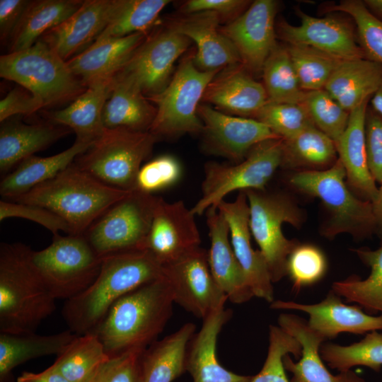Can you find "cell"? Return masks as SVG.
<instances>
[{"instance_id":"obj_8","label":"cell","mask_w":382,"mask_h":382,"mask_svg":"<svg viewBox=\"0 0 382 382\" xmlns=\"http://www.w3.org/2000/svg\"><path fill=\"white\" fill-rule=\"evenodd\" d=\"M157 140L150 132L105 128L74 163L105 185L133 191L141 163Z\"/></svg>"},{"instance_id":"obj_30","label":"cell","mask_w":382,"mask_h":382,"mask_svg":"<svg viewBox=\"0 0 382 382\" xmlns=\"http://www.w3.org/2000/svg\"><path fill=\"white\" fill-rule=\"evenodd\" d=\"M113 86L114 79L88 85L69 106L52 112L51 122L74 131L76 139L93 143L105 129L103 112Z\"/></svg>"},{"instance_id":"obj_1","label":"cell","mask_w":382,"mask_h":382,"mask_svg":"<svg viewBox=\"0 0 382 382\" xmlns=\"http://www.w3.org/2000/svg\"><path fill=\"white\" fill-rule=\"evenodd\" d=\"M163 275V265L146 250L103 257L94 282L64 304L62 316L69 330L78 335L93 332L117 301Z\"/></svg>"},{"instance_id":"obj_43","label":"cell","mask_w":382,"mask_h":382,"mask_svg":"<svg viewBox=\"0 0 382 382\" xmlns=\"http://www.w3.org/2000/svg\"><path fill=\"white\" fill-rule=\"evenodd\" d=\"M286 49L299 84L306 92L324 89L342 61L306 45H288Z\"/></svg>"},{"instance_id":"obj_4","label":"cell","mask_w":382,"mask_h":382,"mask_svg":"<svg viewBox=\"0 0 382 382\" xmlns=\"http://www.w3.org/2000/svg\"><path fill=\"white\" fill-rule=\"evenodd\" d=\"M30 249L20 243L0 245V332H35L56 309L30 262Z\"/></svg>"},{"instance_id":"obj_20","label":"cell","mask_w":382,"mask_h":382,"mask_svg":"<svg viewBox=\"0 0 382 382\" xmlns=\"http://www.w3.org/2000/svg\"><path fill=\"white\" fill-rule=\"evenodd\" d=\"M270 308L306 313L309 316L308 326L325 340L334 339L342 332L361 335L382 330V314L371 316L358 305H346L332 290L323 300L316 303L276 300L271 303Z\"/></svg>"},{"instance_id":"obj_31","label":"cell","mask_w":382,"mask_h":382,"mask_svg":"<svg viewBox=\"0 0 382 382\" xmlns=\"http://www.w3.org/2000/svg\"><path fill=\"white\" fill-rule=\"evenodd\" d=\"M93 143L76 139L71 146L57 154L47 157L33 155L24 159L2 178L0 183L1 197L10 199L53 178L72 164Z\"/></svg>"},{"instance_id":"obj_3","label":"cell","mask_w":382,"mask_h":382,"mask_svg":"<svg viewBox=\"0 0 382 382\" xmlns=\"http://www.w3.org/2000/svg\"><path fill=\"white\" fill-rule=\"evenodd\" d=\"M132 192L105 185L73 163L53 178L9 200L45 207L66 222L70 235H83L109 207Z\"/></svg>"},{"instance_id":"obj_36","label":"cell","mask_w":382,"mask_h":382,"mask_svg":"<svg viewBox=\"0 0 382 382\" xmlns=\"http://www.w3.org/2000/svg\"><path fill=\"white\" fill-rule=\"evenodd\" d=\"M83 3V0L30 1L10 37L9 52L31 47L48 30L70 17Z\"/></svg>"},{"instance_id":"obj_17","label":"cell","mask_w":382,"mask_h":382,"mask_svg":"<svg viewBox=\"0 0 382 382\" xmlns=\"http://www.w3.org/2000/svg\"><path fill=\"white\" fill-rule=\"evenodd\" d=\"M195 216L182 200L168 202L158 197L142 250L166 265L199 248L201 239Z\"/></svg>"},{"instance_id":"obj_35","label":"cell","mask_w":382,"mask_h":382,"mask_svg":"<svg viewBox=\"0 0 382 382\" xmlns=\"http://www.w3.org/2000/svg\"><path fill=\"white\" fill-rule=\"evenodd\" d=\"M156 115V108L139 89L114 79V86L103 112L105 128L149 132Z\"/></svg>"},{"instance_id":"obj_47","label":"cell","mask_w":382,"mask_h":382,"mask_svg":"<svg viewBox=\"0 0 382 382\" xmlns=\"http://www.w3.org/2000/svg\"><path fill=\"white\" fill-rule=\"evenodd\" d=\"M289 354H293L295 359L300 358V343L279 326L271 325L266 359L262 369L252 377L250 382H290L283 363L284 356Z\"/></svg>"},{"instance_id":"obj_15","label":"cell","mask_w":382,"mask_h":382,"mask_svg":"<svg viewBox=\"0 0 382 382\" xmlns=\"http://www.w3.org/2000/svg\"><path fill=\"white\" fill-rule=\"evenodd\" d=\"M197 113L203 124V150L235 163L242 161L257 144L279 139L253 118L231 116L206 104H199Z\"/></svg>"},{"instance_id":"obj_48","label":"cell","mask_w":382,"mask_h":382,"mask_svg":"<svg viewBox=\"0 0 382 382\" xmlns=\"http://www.w3.org/2000/svg\"><path fill=\"white\" fill-rule=\"evenodd\" d=\"M327 260L323 251L312 244H299L286 261V275L292 288L299 292L302 288L313 285L324 277Z\"/></svg>"},{"instance_id":"obj_39","label":"cell","mask_w":382,"mask_h":382,"mask_svg":"<svg viewBox=\"0 0 382 382\" xmlns=\"http://www.w3.org/2000/svg\"><path fill=\"white\" fill-rule=\"evenodd\" d=\"M110 357L94 332L77 335L52 366L71 382H85Z\"/></svg>"},{"instance_id":"obj_9","label":"cell","mask_w":382,"mask_h":382,"mask_svg":"<svg viewBox=\"0 0 382 382\" xmlns=\"http://www.w3.org/2000/svg\"><path fill=\"white\" fill-rule=\"evenodd\" d=\"M244 192L249 205L251 234L266 260L272 282H277L286 275L288 257L299 244L284 236L282 225L289 223L299 228L304 221V213L284 192Z\"/></svg>"},{"instance_id":"obj_18","label":"cell","mask_w":382,"mask_h":382,"mask_svg":"<svg viewBox=\"0 0 382 382\" xmlns=\"http://www.w3.org/2000/svg\"><path fill=\"white\" fill-rule=\"evenodd\" d=\"M296 14L299 25L284 20L278 24L279 37L289 45H306L342 60L365 58L352 28L342 19L313 17L299 8Z\"/></svg>"},{"instance_id":"obj_12","label":"cell","mask_w":382,"mask_h":382,"mask_svg":"<svg viewBox=\"0 0 382 382\" xmlns=\"http://www.w3.org/2000/svg\"><path fill=\"white\" fill-rule=\"evenodd\" d=\"M158 197L133 190L100 215L83 233L100 257L142 250Z\"/></svg>"},{"instance_id":"obj_11","label":"cell","mask_w":382,"mask_h":382,"mask_svg":"<svg viewBox=\"0 0 382 382\" xmlns=\"http://www.w3.org/2000/svg\"><path fill=\"white\" fill-rule=\"evenodd\" d=\"M282 139H272L255 145L241 162L204 165L202 196L191 208L195 215H202L209 208H217L224 197L236 190H265L266 185L280 167Z\"/></svg>"},{"instance_id":"obj_24","label":"cell","mask_w":382,"mask_h":382,"mask_svg":"<svg viewBox=\"0 0 382 382\" xmlns=\"http://www.w3.org/2000/svg\"><path fill=\"white\" fill-rule=\"evenodd\" d=\"M277 321L278 326L301 346V355L297 362L289 354L283 359L285 369L292 375L290 382H366L352 370L336 375L328 371L319 352L325 340L308 326L307 320L292 313H283Z\"/></svg>"},{"instance_id":"obj_23","label":"cell","mask_w":382,"mask_h":382,"mask_svg":"<svg viewBox=\"0 0 382 382\" xmlns=\"http://www.w3.org/2000/svg\"><path fill=\"white\" fill-rule=\"evenodd\" d=\"M205 213L211 272L228 300L237 304L247 302L254 295L233 250L228 222L217 208L211 207Z\"/></svg>"},{"instance_id":"obj_21","label":"cell","mask_w":382,"mask_h":382,"mask_svg":"<svg viewBox=\"0 0 382 382\" xmlns=\"http://www.w3.org/2000/svg\"><path fill=\"white\" fill-rule=\"evenodd\" d=\"M117 0H85L64 22L40 39L66 62L79 54L104 31L110 23Z\"/></svg>"},{"instance_id":"obj_45","label":"cell","mask_w":382,"mask_h":382,"mask_svg":"<svg viewBox=\"0 0 382 382\" xmlns=\"http://www.w3.org/2000/svg\"><path fill=\"white\" fill-rule=\"evenodd\" d=\"M279 139H290L303 129L315 126L305 105L267 101L255 115Z\"/></svg>"},{"instance_id":"obj_58","label":"cell","mask_w":382,"mask_h":382,"mask_svg":"<svg viewBox=\"0 0 382 382\" xmlns=\"http://www.w3.org/2000/svg\"><path fill=\"white\" fill-rule=\"evenodd\" d=\"M363 2L368 10L382 22V0H364Z\"/></svg>"},{"instance_id":"obj_2","label":"cell","mask_w":382,"mask_h":382,"mask_svg":"<svg viewBox=\"0 0 382 382\" xmlns=\"http://www.w3.org/2000/svg\"><path fill=\"white\" fill-rule=\"evenodd\" d=\"M174 303L170 286L163 275L117 301L92 332L110 357L143 352L163 330Z\"/></svg>"},{"instance_id":"obj_25","label":"cell","mask_w":382,"mask_h":382,"mask_svg":"<svg viewBox=\"0 0 382 382\" xmlns=\"http://www.w3.org/2000/svg\"><path fill=\"white\" fill-rule=\"evenodd\" d=\"M202 101L239 117L254 118L268 101L262 83L241 64L223 68L207 86Z\"/></svg>"},{"instance_id":"obj_29","label":"cell","mask_w":382,"mask_h":382,"mask_svg":"<svg viewBox=\"0 0 382 382\" xmlns=\"http://www.w3.org/2000/svg\"><path fill=\"white\" fill-rule=\"evenodd\" d=\"M0 129V173L4 177L24 159L43 150L71 129L50 123L4 122Z\"/></svg>"},{"instance_id":"obj_37","label":"cell","mask_w":382,"mask_h":382,"mask_svg":"<svg viewBox=\"0 0 382 382\" xmlns=\"http://www.w3.org/2000/svg\"><path fill=\"white\" fill-rule=\"evenodd\" d=\"M337 159L335 142L316 126L282 140V168L294 172L323 170Z\"/></svg>"},{"instance_id":"obj_32","label":"cell","mask_w":382,"mask_h":382,"mask_svg":"<svg viewBox=\"0 0 382 382\" xmlns=\"http://www.w3.org/2000/svg\"><path fill=\"white\" fill-rule=\"evenodd\" d=\"M382 85V64L366 58L342 60L324 89L350 112Z\"/></svg>"},{"instance_id":"obj_51","label":"cell","mask_w":382,"mask_h":382,"mask_svg":"<svg viewBox=\"0 0 382 382\" xmlns=\"http://www.w3.org/2000/svg\"><path fill=\"white\" fill-rule=\"evenodd\" d=\"M11 217H18L37 223L53 235L63 231L69 234L66 222L52 211L35 204L19 203L11 200L0 201V221Z\"/></svg>"},{"instance_id":"obj_16","label":"cell","mask_w":382,"mask_h":382,"mask_svg":"<svg viewBox=\"0 0 382 382\" xmlns=\"http://www.w3.org/2000/svg\"><path fill=\"white\" fill-rule=\"evenodd\" d=\"M279 4L274 0H256L239 16L220 28L234 45L241 64L251 73H262L263 65L276 41L275 17Z\"/></svg>"},{"instance_id":"obj_59","label":"cell","mask_w":382,"mask_h":382,"mask_svg":"<svg viewBox=\"0 0 382 382\" xmlns=\"http://www.w3.org/2000/svg\"><path fill=\"white\" fill-rule=\"evenodd\" d=\"M371 106L382 116V85L370 99Z\"/></svg>"},{"instance_id":"obj_14","label":"cell","mask_w":382,"mask_h":382,"mask_svg":"<svg viewBox=\"0 0 382 382\" xmlns=\"http://www.w3.org/2000/svg\"><path fill=\"white\" fill-rule=\"evenodd\" d=\"M163 276L174 302L202 320L228 300L211 272L207 251L200 247L163 265Z\"/></svg>"},{"instance_id":"obj_33","label":"cell","mask_w":382,"mask_h":382,"mask_svg":"<svg viewBox=\"0 0 382 382\" xmlns=\"http://www.w3.org/2000/svg\"><path fill=\"white\" fill-rule=\"evenodd\" d=\"M195 329L194 323H187L149 346L140 357L142 382H173L183 374L187 349Z\"/></svg>"},{"instance_id":"obj_19","label":"cell","mask_w":382,"mask_h":382,"mask_svg":"<svg viewBox=\"0 0 382 382\" xmlns=\"http://www.w3.org/2000/svg\"><path fill=\"white\" fill-rule=\"evenodd\" d=\"M217 209L228 222L233 250L254 296L273 302V282L266 260L251 245L250 209L245 192L240 191L233 202L222 201Z\"/></svg>"},{"instance_id":"obj_7","label":"cell","mask_w":382,"mask_h":382,"mask_svg":"<svg viewBox=\"0 0 382 382\" xmlns=\"http://www.w3.org/2000/svg\"><path fill=\"white\" fill-rule=\"evenodd\" d=\"M30 260L57 300L70 299L87 289L99 274L103 258L83 235H53L43 250H30Z\"/></svg>"},{"instance_id":"obj_53","label":"cell","mask_w":382,"mask_h":382,"mask_svg":"<svg viewBox=\"0 0 382 382\" xmlns=\"http://www.w3.org/2000/svg\"><path fill=\"white\" fill-rule=\"evenodd\" d=\"M43 107L42 103L28 90L14 88L0 101V122L18 114H32Z\"/></svg>"},{"instance_id":"obj_55","label":"cell","mask_w":382,"mask_h":382,"mask_svg":"<svg viewBox=\"0 0 382 382\" xmlns=\"http://www.w3.org/2000/svg\"><path fill=\"white\" fill-rule=\"evenodd\" d=\"M30 1H0V36L1 40L11 37Z\"/></svg>"},{"instance_id":"obj_54","label":"cell","mask_w":382,"mask_h":382,"mask_svg":"<svg viewBox=\"0 0 382 382\" xmlns=\"http://www.w3.org/2000/svg\"><path fill=\"white\" fill-rule=\"evenodd\" d=\"M249 5L244 0H190L181 7V11L187 14L212 11L218 14L221 19L230 18L231 21L239 16Z\"/></svg>"},{"instance_id":"obj_27","label":"cell","mask_w":382,"mask_h":382,"mask_svg":"<svg viewBox=\"0 0 382 382\" xmlns=\"http://www.w3.org/2000/svg\"><path fill=\"white\" fill-rule=\"evenodd\" d=\"M146 37L147 33L122 37H99L83 51L66 61L67 65L86 86L113 79Z\"/></svg>"},{"instance_id":"obj_57","label":"cell","mask_w":382,"mask_h":382,"mask_svg":"<svg viewBox=\"0 0 382 382\" xmlns=\"http://www.w3.org/2000/svg\"><path fill=\"white\" fill-rule=\"evenodd\" d=\"M372 206L378 230L382 231V185L378 187V194L372 202Z\"/></svg>"},{"instance_id":"obj_56","label":"cell","mask_w":382,"mask_h":382,"mask_svg":"<svg viewBox=\"0 0 382 382\" xmlns=\"http://www.w3.org/2000/svg\"><path fill=\"white\" fill-rule=\"evenodd\" d=\"M17 382H71L52 365L43 371L33 373L24 371L17 378Z\"/></svg>"},{"instance_id":"obj_52","label":"cell","mask_w":382,"mask_h":382,"mask_svg":"<svg viewBox=\"0 0 382 382\" xmlns=\"http://www.w3.org/2000/svg\"><path fill=\"white\" fill-rule=\"evenodd\" d=\"M365 145L369 171L382 185V116L369 105L365 119Z\"/></svg>"},{"instance_id":"obj_50","label":"cell","mask_w":382,"mask_h":382,"mask_svg":"<svg viewBox=\"0 0 382 382\" xmlns=\"http://www.w3.org/2000/svg\"><path fill=\"white\" fill-rule=\"evenodd\" d=\"M141 353L130 352L110 357L85 382H142Z\"/></svg>"},{"instance_id":"obj_22","label":"cell","mask_w":382,"mask_h":382,"mask_svg":"<svg viewBox=\"0 0 382 382\" xmlns=\"http://www.w3.org/2000/svg\"><path fill=\"white\" fill-rule=\"evenodd\" d=\"M220 21L216 13L203 11L186 14L168 25L195 43L197 51L193 62L200 70H219L241 64L236 47L219 28Z\"/></svg>"},{"instance_id":"obj_46","label":"cell","mask_w":382,"mask_h":382,"mask_svg":"<svg viewBox=\"0 0 382 382\" xmlns=\"http://www.w3.org/2000/svg\"><path fill=\"white\" fill-rule=\"evenodd\" d=\"M303 103L315 126L336 144L347 127L349 112L325 89L306 92Z\"/></svg>"},{"instance_id":"obj_6","label":"cell","mask_w":382,"mask_h":382,"mask_svg":"<svg viewBox=\"0 0 382 382\" xmlns=\"http://www.w3.org/2000/svg\"><path fill=\"white\" fill-rule=\"evenodd\" d=\"M0 76L28 90L44 106L74 100L87 88L41 40L27 49L1 55Z\"/></svg>"},{"instance_id":"obj_26","label":"cell","mask_w":382,"mask_h":382,"mask_svg":"<svg viewBox=\"0 0 382 382\" xmlns=\"http://www.w3.org/2000/svg\"><path fill=\"white\" fill-rule=\"evenodd\" d=\"M231 317V311L223 306L203 319L200 330L189 342L185 369L193 382H250V376L235 374L220 364L216 357L217 338Z\"/></svg>"},{"instance_id":"obj_28","label":"cell","mask_w":382,"mask_h":382,"mask_svg":"<svg viewBox=\"0 0 382 382\" xmlns=\"http://www.w3.org/2000/svg\"><path fill=\"white\" fill-rule=\"evenodd\" d=\"M370 99L349 112L347 127L335 145L349 187L360 198L372 202L378 187L369 171L366 153L365 119Z\"/></svg>"},{"instance_id":"obj_41","label":"cell","mask_w":382,"mask_h":382,"mask_svg":"<svg viewBox=\"0 0 382 382\" xmlns=\"http://www.w3.org/2000/svg\"><path fill=\"white\" fill-rule=\"evenodd\" d=\"M319 352L323 361L339 372L357 366L378 372L382 367V333L371 331L361 341L347 346L332 342L322 344Z\"/></svg>"},{"instance_id":"obj_38","label":"cell","mask_w":382,"mask_h":382,"mask_svg":"<svg viewBox=\"0 0 382 382\" xmlns=\"http://www.w3.org/2000/svg\"><path fill=\"white\" fill-rule=\"evenodd\" d=\"M361 261L370 268V274L361 279L358 276L333 282L332 291L348 303H355L371 313L382 314V245L376 250H354Z\"/></svg>"},{"instance_id":"obj_34","label":"cell","mask_w":382,"mask_h":382,"mask_svg":"<svg viewBox=\"0 0 382 382\" xmlns=\"http://www.w3.org/2000/svg\"><path fill=\"white\" fill-rule=\"evenodd\" d=\"M77 335L70 330L50 335L0 332V382H11L12 371L23 363L60 354Z\"/></svg>"},{"instance_id":"obj_49","label":"cell","mask_w":382,"mask_h":382,"mask_svg":"<svg viewBox=\"0 0 382 382\" xmlns=\"http://www.w3.org/2000/svg\"><path fill=\"white\" fill-rule=\"evenodd\" d=\"M182 175L181 164L175 157L168 154L159 156L141 166L134 190L154 195L178 183Z\"/></svg>"},{"instance_id":"obj_40","label":"cell","mask_w":382,"mask_h":382,"mask_svg":"<svg viewBox=\"0 0 382 382\" xmlns=\"http://www.w3.org/2000/svg\"><path fill=\"white\" fill-rule=\"evenodd\" d=\"M262 74V84L269 101L286 103L303 102L306 92L299 84L286 47L277 45L267 58Z\"/></svg>"},{"instance_id":"obj_10","label":"cell","mask_w":382,"mask_h":382,"mask_svg":"<svg viewBox=\"0 0 382 382\" xmlns=\"http://www.w3.org/2000/svg\"><path fill=\"white\" fill-rule=\"evenodd\" d=\"M221 70H200L194 64L193 55L183 59L166 88L149 98L156 105V115L149 132L158 139L201 134L203 124L197 113L199 102L207 86Z\"/></svg>"},{"instance_id":"obj_44","label":"cell","mask_w":382,"mask_h":382,"mask_svg":"<svg viewBox=\"0 0 382 382\" xmlns=\"http://www.w3.org/2000/svg\"><path fill=\"white\" fill-rule=\"evenodd\" d=\"M328 11L349 14L356 24L358 43L365 58L382 64V22L368 10L363 1H341Z\"/></svg>"},{"instance_id":"obj_13","label":"cell","mask_w":382,"mask_h":382,"mask_svg":"<svg viewBox=\"0 0 382 382\" xmlns=\"http://www.w3.org/2000/svg\"><path fill=\"white\" fill-rule=\"evenodd\" d=\"M190 42L168 26L146 37L114 79L132 84L149 99L168 85L175 61Z\"/></svg>"},{"instance_id":"obj_42","label":"cell","mask_w":382,"mask_h":382,"mask_svg":"<svg viewBox=\"0 0 382 382\" xmlns=\"http://www.w3.org/2000/svg\"><path fill=\"white\" fill-rule=\"evenodd\" d=\"M170 2L168 0H117L112 19L99 37H122L147 33Z\"/></svg>"},{"instance_id":"obj_5","label":"cell","mask_w":382,"mask_h":382,"mask_svg":"<svg viewBox=\"0 0 382 382\" xmlns=\"http://www.w3.org/2000/svg\"><path fill=\"white\" fill-rule=\"evenodd\" d=\"M289 183L299 192L320 200L328 214L321 228L323 236L333 238L345 233L363 239L378 230L372 202L360 198L349 189L339 158L325 170L294 172Z\"/></svg>"}]
</instances>
